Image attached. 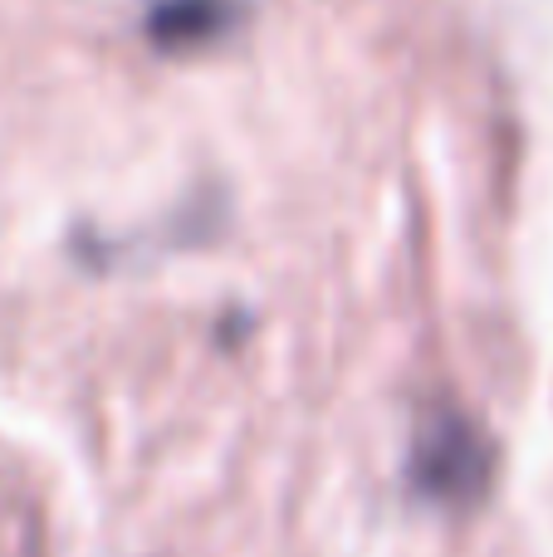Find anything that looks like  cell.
<instances>
[{"instance_id":"cell-1","label":"cell","mask_w":553,"mask_h":557,"mask_svg":"<svg viewBox=\"0 0 553 557\" xmlns=\"http://www.w3.org/2000/svg\"><path fill=\"white\" fill-rule=\"evenodd\" d=\"M490 474V450L476 435V425L460 416H437L417 435L411 450V480L431 499H476Z\"/></svg>"}]
</instances>
